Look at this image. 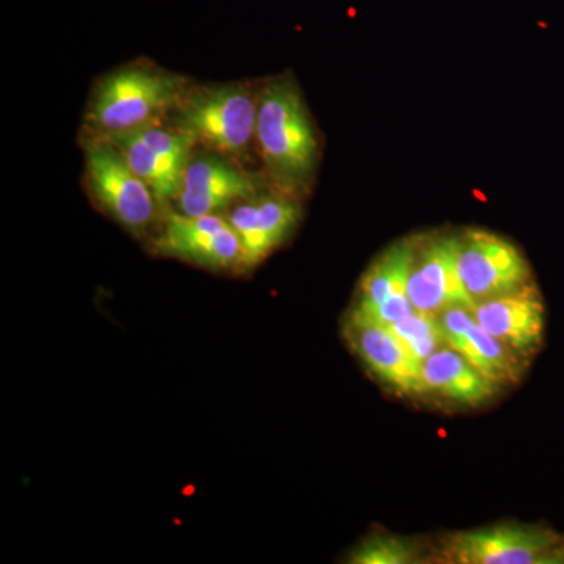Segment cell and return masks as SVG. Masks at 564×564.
<instances>
[{
	"label": "cell",
	"mask_w": 564,
	"mask_h": 564,
	"mask_svg": "<svg viewBox=\"0 0 564 564\" xmlns=\"http://www.w3.org/2000/svg\"><path fill=\"white\" fill-rule=\"evenodd\" d=\"M256 143L281 191L306 187L317 165L318 140L295 80L278 77L259 91Z\"/></svg>",
	"instance_id": "obj_1"
},
{
	"label": "cell",
	"mask_w": 564,
	"mask_h": 564,
	"mask_svg": "<svg viewBox=\"0 0 564 564\" xmlns=\"http://www.w3.org/2000/svg\"><path fill=\"white\" fill-rule=\"evenodd\" d=\"M185 84L177 74L148 66L117 70L96 88L87 120L96 137L137 131L176 109Z\"/></svg>",
	"instance_id": "obj_2"
},
{
	"label": "cell",
	"mask_w": 564,
	"mask_h": 564,
	"mask_svg": "<svg viewBox=\"0 0 564 564\" xmlns=\"http://www.w3.org/2000/svg\"><path fill=\"white\" fill-rule=\"evenodd\" d=\"M258 98L245 85L187 90L176 106L177 128L212 151L242 155L256 140Z\"/></svg>",
	"instance_id": "obj_3"
},
{
	"label": "cell",
	"mask_w": 564,
	"mask_h": 564,
	"mask_svg": "<svg viewBox=\"0 0 564 564\" xmlns=\"http://www.w3.org/2000/svg\"><path fill=\"white\" fill-rule=\"evenodd\" d=\"M85 154L88 185L96 203L129 231L150 228L161 203L150 185L133 172L117 144L95 137Z\"/></svg>",
	"instance_id": "obj_4"
},
{
	"label": "cell",
	"mask_w": 564,
	"mask_h": 564,
	"mask_svg": "<svg viewBox=\"0 0 564 564\" xmlns=\"http://www.w3.org/2000/svg\"><path fill=\"white\" fill-rule=\"evenodd\" d=\"M445 558L459 564L564 563L562 538L532 525L500 524L452 534Z\"/></svg>",
	"instance_id": "obj_5"
},
{
	"label": "cell",
	"mask_w": 564,
	"mask_h": 564,
	"mask_svg": "<svg viewBox=\"0 0 564 564\" xmlns=\"http://www.w3.org/2000/svg\"><path fill=\"white\" fill-rule=\"evenodd\" d=\"M456 263L475 306L530 284V267L524 254L510 240L485 229L458 234Z\"/></svg>",
	"instance_id": "obj_6"
},
{
	"label": "cell",
	"mask_w": 564,
	"mask_h": 564,
	"mask_svg": "<svg viewBox=\"0 0 564 564\" xmlns=\"http://www.w3.org/2000/svg\"><path fill=\"white\" fill-rule=\"evenodd\" d=\"M456 251L458 236L454 234H430L414 239L406 292L419 313L437 315L454 306L474 310L459 278Z\"/></svg>",
	"instance_id": "obj_7"
},
{
	"label": "cell",
	"mask_w": 564,
	"mask_h": 564,
	"mask_svg": "<svg viewBox=\"0 0 564 564\" xmlns=\"http://www.w3.org/2000/svg\"><path fill=\"white\" fill-rule=\"evenodd\" d=\"M159 254L182 259L214 270L242 267V247L232 226L218 214L188 217L169 212L154 240Z\"/></svg>",
	"instance_id": "obj_8"
},
{
	"label": "cell",
	"mask_w": 564,
	"mask_h": 564,
	"mask_svg": "<svg viewBox=\"0 0 564 564\" xmlns=\"http://www.w3.org/2000/svg\"><path fill=\"white\" fill-rule=\"evenodd\" d=\"M345 337L381 383L408 395L423 393L422 364L388 326L351 313L345 323Z\"/></svg>",
	"instance_id": "obj_9"
},
{
	"label": "cell",
	"mask_w": 564,
	"mask_h": 564,
	"mask_svg": "<svg viewBox=\"0 0 564 564\" xmlns=\"http://www.w3.org/2000/svg\"><path fill=\"white\" fill-rule=\"evenodd\" d=\"M256 184L250 174L226 159L215 155L192 158L177 193L181 214L188 217L218 214L234 203L254 198Z\"/></svg>",
	"instance_id": "obj_10"
},
{
	"label": "cell",
	"mask_w": 564,
	"mask_h": 564,
	"mask_svg": "<svg viewBox=\"0 0 564 564\" xmlns=\"http://www.w3.org/2000/svg\"><path fill=\"white\" fill-rule=\"evenodd\" d=\"M242 247V269H252L280 247L300 220V206L288 195H267L245 199L229 210Z\"/></svg>",
	"instance_id": "obj_11"
},
{
	"label": "cell",
	"mask_w": 564,
	"mask_h": 564,
	"mask_svg": "<svg viewBox=\"0 0 564 564\" xmlns=\"http://www.w3.org/2000/svg\"><path fill=\"white\" fill-rule=\"evenodd\" d=\"M475 322L516 355H529L543 343L544 304L527 284L519 291L485 300L473 310Z\"/></svg>",
	"instance_id": "obj_12"
},
{
	"label": "cell",
	"mask_w": 564,
	"mask_h": 564,
	"mask_svg": "<svg viewBox=\"0 0 564 564\" xmlns=\"http://www.w3.org/2000/svg\"><path fill=\"white\" fill-rule=\"evenodd\" d=\"M422 384L423 393L467 406L485 403L497 393V384L451 347L440 348L422 362Z\"/></svg>",
	"instance_id": "obj_13"
},
{
	"label": "cell",
	"mask_w": 564,
	"mask_h": 564,
	"mask_svg": "<svg viewBox=\"0 0 564 564\" xmlns=\"http://www.w3.org/2000/svg\"><path fill=\"white\" fill-rule=\"evenodd\" d=\"M413 248L414 239L400 240L375 259L359 282L358 304L352 310L355 313L369 315L389 300L408 295Z\"/></svg>",
	"instance_id": "obj_14"
},
{
	"label": "cell",
	"mask_w": 564,
	"mask_h": 564,
	"mask_svg": "<svg viewBox=\"0 0 564 564\" xmlns=\"http://www.w3.org/2000/svg\"><path fill=\"white\" fill-rule=\"evenodd\" d=\"M102 139L117 144L133 172L150 185L159 203L165 204L169 199L177 198L187 166L155 151L139 131L118 133V135L102 137Z\"/></svg>",
	"instance_id": "obj_15"
},
{
	"label": "cell",
	"mask_w": 564,
	"mask_h": 564,
	"mask_svg": "<svg viewBox=\"0 0 564 564\" xmlns=\"http://www.w3.org/2000/svg\"><path fill=\"white\" fill-rule=\"evenodd\" d=\"M459 352L478 372L484 373L497 386L518 380L521 372V367L514 359L516 352L492 334L485 332L477 322L470 326L467 343Z\"/></svg>",
	"instance_id": "obj_16"
},
{
	"label": "cell",
	"mask_w": 564,
	"mask_h": 564,
	"mask_svg": "<svg viewBox=\"0 0 564 564\" xmlns=\"http://www.w3.org/2000/svg\"><path fill=\"white\" fill-rule=\"evenodd\" d=\"M388 328L402 340L404 347L421 364L434 351L440 350L441 345L444 344L436 315L415 311L414 314L389 325Z\"/></svg>",
	"instance_id": "obj_17"
},
{
	"label": "cell",
	"mask_w": 564,
	"mask_h": 564,
	"mask_svg": "<svg viewBox=\"0 0 564 564\" xmlns=\"http://www.w3.org/2000/svg\"><path fill=\"white\" fill-rule=\"evenodd\" d=\"M417 545L395 534H370L356 545L348 562L356 564H408L417 558Z\"/></svg>",
	"instance_id": "obj_18"
}]
</instances>
